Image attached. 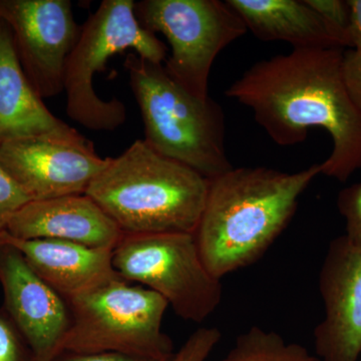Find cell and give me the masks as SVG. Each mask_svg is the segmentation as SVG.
<instances>
[{
  "mask_svg": "<svg viewBox=\"0 0 361 361\" xmlns=\"http://www.w3.org/2000/svg\"><path fill=\"white\" fill-rule=\"evenodd\" d=\"M351 11L350 49L361 54V0H348Z\"/></svg>",
  "mask_w": 361,
  "mask_h": 361,
  "instance_id": "obj_25",
  "label": "cell"
},
{
  "mask_svg": "<svg viewBox=\"0 0 361 361\" xmlns=\"http://www.w3.org/2000/svg\"><path fill=\"white\" fill-rule=\"evenodd\" d=\"M324 318L314 329L322 361H360L361 247L345 236L332 240L319 274Z\"/></svg>",
  "mask_w": 361,
  "mask_h": 361,
  "instance_id": "obj_12",
  "label": "cell"
},
{
  "mask_svg": "<svg viewBox=\"0 0 361 361\" xmlns=\"http://www.w3.org/2000/svg\"><path fill=\"white\" fill-rule=\"evenodd\" d=\"M108 163L75 129L0 144V165L32 201L85 194Z\"/></svg>",
  "mask_w": 361,
  "mask_h": 361,
  "instance_id": "obj_9",
  "label": "cell"
},
{
  "mask_svg": "<svg viewBox=\"0 0 361 361\" xmlns=\"http://www.w3.org/2000/svg\"><path fill=\"white\" fill-rule=\"evenodd\" d=\"M226 1L263 42H288L293 49H341L306 0Z\"/></svg>",
  "mask_w": 361,
  "mask_h": 361,
  "instance_id": "obj_16",
  "label": "cell"
},
{
  "mask_svg": "<svg viewBox=\"0 0 361 361\" xmlns=\"http://www.w3.org/2000/svg\"><path fill=\"white\" fill-rule=\"evenodd\" d=\"M21 68L42 99L63 90L68 56L80 33L70 0H0Z\"/></svg>",
  "mask_w": 361,
  "mask_h": 361,
  "instance_id": "obj_10",
  "label": "cell"
},
{
  "mask_svg": "<svg viewBox=\"0 0 361 361\" xmlns=\"http://www.w3.org/2000/svg\"><path fill=\"white\" fill-rule=\"evenodd\" d=\"M0 361H37L4 308L0 310Z\"/></svg>",
  "mask_w": 361,
  "mask_h": 361,
  "instance_id": "obj_19",
  "label": "cell"
},
{
  "mask_svg": "<svg viewBox=\"0 0 361 361\" xmlns=\"http://www.w3.org/2000/svg\"><path fill=\"white\" fill-rule=\"evenodd\" d=\"M6 232L20 240L54 239L114 250L123 233L87 195H68L26 203Z\"/></svg>",
  "mask_w": 361,
  "mask_h": 361,
  "instance_id": "obj_13",
  "label": "cell"
},
{
  "mask_svg": "<svg viewBox=\"0 0 361 361\" xmlns=\"http://www.w3.org/2000/svg\"><path fill=\"white\" fill-rule=\"evenodd\" d=\"M221 361H322L304 346L288 343L279 334L253 326L240 334Z\"/></svg>",
  "mask_w": 361,
  "mask_h": 361,
  "instance_id": "obj_17",
  "label": "cell"
},
{
  "mask_svg": "<svg viewBox=\"0 0 361 361\" xmlns=\"http://www.w3.org/2000/svg\"><path fill=\"white\" fill-rule=\"evenodd\" d=\"M66 303L71 325L59 355L111 353L165 360L175 355L172 339L161 329L166 299L118 273Z\"/></svg>",
  "mask_w": 361,
  "mask_h": 361,
  "instance_id": "obj_6",
  "label": "cell"
},
{
  "mask_svg": "<svg viewBox=\"0 0 361 361\" xmlns=\"http://www.w3.org/2000/svg\"><path fill=\"white\" fill-rule=\"evenodd\" d=\"M73 129L56 118L33 90L21 68L11 28L0 20V144Z\"/></svg>",
  "mask_w": 361,
  "mask_h": 361,
  "instance_id": "obj_15",
  "label": "cell"
},
{
  "mask_svg": "<svg viewBox=\"0 0 361 361\" xmlns=\"http://www.w3.org/2000/svg\"><path fill=\"white\" fill-rule=\"evenodd\" d=\"M0 238L20 251L27 264L66 301L116 274L113 250L54 239L20 240L6 231Z\"/></svg>",
  "mask_w": 361,
  "mask_h": 361,
  "instance_id": "obj_14",
  "label": "cell"
},
{
  "mask_svg": "<svg viewBox=\"0 0 361 361\" xmlns=\"http://www.w3.org/2000/svg\"><path fill=\"white\" fill-rule=\"evenodd\" d=\"M135 18L149 32L161 33L171 47L164 68L192 96L206 99L214 61L223 49L245 35V23L227 1L142 0Z\"/></svg>",
  "mask_w": 361,
  "mask_h": 361,
  "instance_id": "obj_7",
  "label": "cell"
},
{
  "mask_svg": "<svg viewBox=\"0 0 361 361\" xmlns=\"http://www.w3.org/2000/svg\"><path fill=\"white\" fill-rule=\"evenodd\" d=\"M343 75L350 97L361 111V54L348 49L343 52Z\"/></svg>",
  "mask_w": 361,
  "mask_h": 361,
  "instance_id": "obj_23",
  "label": "cell"
},
{
  "mask_svg": "<svg viewBox=\"0 0 361 361\" xmlns=\"http://www.w3.org/2000/svg\"><path fill=\"white\" fill-rule=\"evenodd\" d=\"M139 104L144 141L161 155L193 169L207 180L233 165L226 152V116L219 103L201 99L176 84L161 63L129 52L123 63Z\"/></svg>",
  "mask_w": 361,
  "mask_h": 361,
  "instance_id": "obj_4",
  "label": "cell"
},
{
  "mask_svg": "<svg viewBox=\"0 0 361 361\" xmlns=\"http://www.w3.org/2000/svg\"><path fill=\"white\" fill-rule=\"evenodd\" d=\"M30 201L27 194L0 165V233L6 231L13 216Z\"/></svg>",
  "mask_w": 361,
  "mask_h": 361,
  "instance_id": "obj_22",
  "label": "cell"
},
{
  "mask_svg": "<svg viewBox=\"0 0 361 361\" xmlns=\"http://www.w3.org/2000/svg\"><path fill=\"white\" fill-rule=\"evenodd\" d=\"M221 336L216 327L197 329L175 353L172 361H206L219 343Z\"/></svg>",
  "mask_w": 361,
  "mask_h": 361,
  "instance_id": "obj_21",
  "label": "cell"
},
{
  "mask_svg": "<svg viewBox=\"0 0 361 361\" xmlns=\"http://www.w3.org/2000/svg\"><path fill=\"white\" fill-rule=\"evenodd\" d=\"M360 361H361V358H360Z\"/></svg>",
  "mask_w": 361,
  "mask_h": 361,
  "instance_id": "obj_26",
  "label": "cell"
},
{
  "mask_svg": "<svg viewBox=\"0 0 361 361\" xmlns=\"http://www.w3.org/2000/svg\"><path fill=\"white\" fill-rule=\"evenodd\" d=\"M337 208L345 221V236L361 247V182L339 192Z\"/></svg>",
  "mask_w": 361,
  "mask_h": 361,
  "instance_id": "obj_20",
  "label": "cell"
},
{
  "mask_svg": "<svg viewBox=\"0 0 361 361\" xmlns=\"http://www.w3.org/2000/svg\"><path fill=\"white\" fill-rule=\"evenodd\" d=\"M322 18L341 49H350L351 11L348 0H306Z\"/></svg>",
  "mask_w": 361,
  "mask_h": 361,
  "instance_id": "obj_18",
  "label": "cell"
},
{
  "mask_svg": "<svg viewBox=\"0 0 361 361\" xmlns=\"http://www.w3.org/2000/svg\"><path fill=\"white\" fill-rule=\"evenodd\" d=\"M343 52L292 49L254 63L225 92L279 146L306 141L312 128L326 130L334 147L320 175L341 183L361 169V111L344 80Z\"/></svg>",
  "mask_w": 361,
  "mask_h": 361,
  "instance_id": "obj_1",
  "label": "cell"
},
{
  "mask_svg": "<svg viewBox=\"0 0 361 361\" xmlns=\"http://www.w3.org/2000/svg\"><path fill=\"white\" fill-rule=\"evenodd\" d=\"M209 180L137 140L92 180L85 195L123 235L194 234Z\"/></svg>",
  "mask_w": 361,
  "mask_h": 361,
  "instance_id": "obj_3",
  "label": "cell"
},
{
  "mask_svg": "<svg viewBox=\"0 0 361 361\" xmlns=\"http://www.w3.org/2000/svg\"><path fill=\"white\" fill-rule=\"evenodd\" d=\"M113 266L123 279L164 297L187 322H205L222 300L221 280L207 269L192 233L123 235Z\"/></svg>",
  "mask_w": 361,
  "mask_h": 361,
  "instance_id": "obj_8",
  "label": "cell"
},
{
  "mask_svg": "<svg viewBox=\"0 0 361 361\" xmlns=\"http://www.w3.org/2000/svg\"><path fill=\"white\" fill-rule=\"evenodd\" d=\"M318 175L320 164L294 173L233 168L209 180L205 206L194 232L209 272L221 280L262 257L286 229L301 195Z\"/></svg>",
  "mask_w": 361,
  "mask_h": 361,
  "instance_id": "obj_2",
  "label": "cell"
},
{
  "mask_svg": "<svg viewBox=\"0 0 361 361\" xmlns=\"http://www.w3.org/2000/svg\"><path fill=\"white\" fill-rule=\"evenodd\" d=\"M4 310L37 361H54L71 325L68 303L30 268L18 249L0 238Z\"/></svg>",
  "mask_w": 361,
  "mask_h": 361,
  "instance_id": "obj_11",
  "label": "cell"
},
{
  "mask_svg": "<svg viewBox=\"0 0 361 361\" xmlns=\"http://www.w3.org/2000/svg\"><path fill=\"white\" fill-rule=\"evenodd\" d=\"M173 357L165 360H154V358L137 357L121 355V353H63L56 356L54 361H172Z\"/></svg>",
  "mask_w": 361,
  "mask_h": 361,
  "instance_id": "obj_24",
  "label": "cell"
},
{
  "mask_svg": "<svg viewBox=\"0 0 361 361\" xmlns=\"http://www.w3.org/2000/svg\"><path fill=\"white\" fill-rule=\"evenodd\" d=\"M126 51L161 65L168 56L165 44L140 25L134 0H104L80 25L63 73L66 114L85 129L113 132L127 120L120 99H102L94 87V75L108 59Z\"/></svg>",
  "mask_w": 361,
  "mask_h": 361,
  "instance_id": "obj_5",
  "label": "cell"
}]
</instances>
